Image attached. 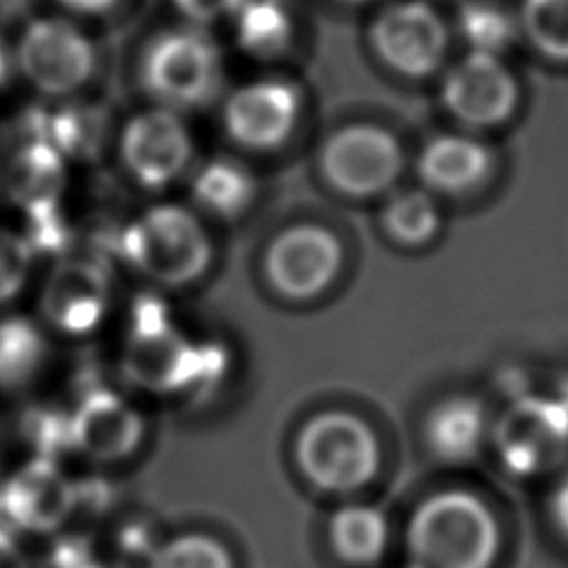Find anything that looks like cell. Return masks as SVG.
Returning <instances> with one entry per match:
<instances>
[{
    "instance_id": "6da1fadb",
    "label": "cell",
    "mask_w": 568,
    "mask_h": 568,
    "mask_svg": "<svg viewBox=\"0 0 568 568\" xmlns=\"http://www.w3.org/2000/svg\"><path fill=\"white\" fill-rule=\"evenodd\" d=\"M499 546L497 515L468 488L424 497L406 526L408 568H493Z\"/></svg>"
},
{
    "instance_id": "7a4b0ae2",
    "label": "cell",
    "mask_w": 568,
    "mask_h": 568,
    "mask_svg": "<svg viewBox=\"0 0 568 568\" xmlns=\"http://www.w3.org/2000/svg\"><path fill=\"white\" fill-rule=\"evenodd\" d=\"M122 257L158 286L197 282L211 266L213 246L202 220L182 204H155L120 233Z\"/></svg>"
},
{
    "instance_id": "3957f363",
    "label": "cell",
    "mask_w": 568,
    "mask_h": 568,
    "mask_svg": "<svg viewBox=\"0 0 568 568\" xmlns=\"http://www.w3.org/2000/svg\"><path fill=\"white\" fill-rule=\"evenodd\" d=\"M293 455L306 481L335 495L364 488L382 468L375 428L351 410H322L308 417L297 430Z\"/></svg>"
},
{
    "instance_id": "277c9868",
    "label": "cell",
    "mask_w": 568,
    "mask_h": 568,
    "mask_svg": "<svg viewBox=\"0 0 568 568\" xmlns=\"http://www.w3.org/2000/svg\"><path fill=\"white\" fill-rule=\"evenodd\" d=\"M224 64L217 42L204 27L166 29L146 44L140 60V82L162 109L184 113L215 100Z\"/></svg>"
},
{
    "instance_id": "5b68a950",
    "label": "cell",
    "mask_w": 568,
    "mask_h": 568,
    "mask_svg": "<svg viewBox=\"0 0 568 568\" xmlns=\"http://www.w3.org/2000/svg\"><path fill=\"white\" fill-rule=\"evenodd\" d=\"M490 439L508 473H548L568 457V406L557 393L517 395L495 419Z\"/></svg>"
},
{
    "instance_id": "8992f818",
    "label": "cell",
    "mask_w": 568,
    "mask_h": 568,
    "mask_svg": "<svg viewBox=\"0 0 568 568\" xmlns=\"http://www.w3.org/2000/svg\"><path fill=\"white\" fill-rule=\"evenodd\" d=\"M13 62L36 91L62 98L91 80L98 51L78 24L64 18H36L22 29L13 47Z\"/></svg>"
},
{
    "instance_id": "52a82bcc",
    "label": "cell",
    "mask_w": 568,
    "mask_h": 568,
    "mask_svg": "<svg viewBox=\"0 0 568 568\" xmlns=\"http://www.w3.org/2000/svg\"><path fill=\"white\" fill-rule=\"evenodd\" d=\"M404 166L395 135L377 124L337 129L320 151L324 180L342 195L373 197L388 191Z\"/></svg>"
},
{
    "instance_id": "ba28073f",
    "label": "cell",
    "mask_w": 568,
    "mask_h": 568,
    "mask_svg": "<svg viewBox=\"0 0 568 568\" xmlns=\"http://www.w3.org/2000/svg\"><path fill=\"white\" fill-rule=\"evenodd\" d=\"M344 246L339 237L313 222L280 231L264 253V275L271 288L291 302L322 295L339 275Z\"/></svg>"
},
{
    "instance_id": "9c48e42d",
    "label": "cell",
    "mask_w": 568,
    "mask_h": 568,
    "mask_svg": "<svg viewBox=\"0 0 568 568\" xmlns=\"http://www.w3.org/2000/svg\"><path fill=\"white\" fill-rule=\"evenodd\" d=\"M368 40L395 73L426 78L444 62L448 27L426 0H397L375 16Z\"/></svg>"
},
{
    "instance_id": "30bf717a",
    "label": "cell",
    "mask_w": 568,
    "mask_h": 568,
    "mask_svg": "<svg viewBox=\"0 0 568 568\" xmlns=\"http://www.w3.org/2000/svg\"><path fill=\"white\" fill-rule=\"evenodd\" d=\"M120 160L149 191H162L184 178L193 162V138L182 113L153 106L133 115L120 133Z\"/></svg>"
},
{
    "instance_id": "8fae6325",
    "label": "cell",
    "mask_w": 568,
    "mask_h": 568,
    "mask_svg": "<svg viewBox=\"0 0 568 568\" xmlns=\"http://www.w3.org/2000/svg\"><path fill=\"white\" fill-rule=\"evenodd\" d=\"M302 113L300 89L282 78H257L229 93L222 106L226 135L248 151L280 149Z\"/></svg>"
},
{
    "instance_id": "7c38bea8",
    "label": "cell",
    "mask_w": 568,
    "mask_h": 568,
    "mask_svg": "<svg viewBox=\"0 0 568 568\" xmlns=\"http://www.w3.org/2000/svg\"><path fill=\"white\" fill-rule=\"evenodd\" d=\"M448 113L470 129L506 122L519 100V87L501 55L470 51L457 60L442 84Z\"/></svg>"
},
{
    "instance_id": "4fadbf2b",
    "label": "cell",
    "mask_w": 568,
    "mask_h": 568,
    "mask_svg": "<svg viewBox=\"0 0 568 568\" xmlns=\"http://www.w3.org/2000/svg\"><path fill=\"white\" fill-rule=\"evenodd\" d=\"M195 353L197 348L160 315V308H153L138 315L124 346L122 368L135 386L164 395L191 386Z\"/></svg>"
},
{
    "instance_id": "5bb4252c",
    "label": "cell",
    "mask_w": 568,
    "mask_h": 568,
    "mask_svg": "<svg viewBox=\"0 0 568 568\" xmlns=\"http://www.w3.org/2000/svg\"><path fill=\"white\" fill-rule=\"evenodd\" d=\"M9 528L53 532L75 510V481L49 457H36L18 468L0 490Z\"/></svg>"
},
{
    "instance_id": "9a60e30c",
    "label": "cell",
    "mask_w": 568,
    "mask_h": 568,
    "mask_svg": "<svg viewBox=\"0 0 568 568\" xmlns=\"http://www.w3.org/2000/svg\"><path fill=\"white\" fill-rule=\"evenodd\" d=\"M142 437V415L111 390L84 395L71 415L73 448L95 462H120L133 455Z\"/></svg>"
},
{
    "instance_id": "2e32d148",
    "label": "cell",
    "mask_w": 568,
    "mask_h": 568,
    "mask_svg": "<svg viewBox=\"0 0 568 568\" xmlns=\"http://www.w3.org/2000/svg\"><path fill=\"white\" fill-rule=\"evenodd\" d=\"M40 306L44 320L69 335L93 331L109 308V282L98 264L69 260L44 282Z\"/></svg>"
},
{
    "instance_id": "e0dca14e",
    "label": "cell",
    "mask_w": 568,
    "mask_h": 568,
    "mask_svg": "<svg viewBox=\"0 0 568 568\" xmlns=\"http://www.w3.org/2000/svg\"><path fill=\"white\" fill-rule=\"evenodd\" d=\"M488 433L484 404L466 393L448 395L433 404L422 424V439L428 453L450 466L473 462Z\"/></svg>"
},
{
    "instance_id": "ac0fdd59",
    "label": "cell",
    "mask_w": 568,
    "mask_h": 568,
    "mask_svg": "<svg viewBox=\"0 0 568 568\" xmlns=\"http://www.w3.org/2000/svg\"><path fill=\"white\" fill-rule=\"evenodd\" d=\"M417 171L428 189L459 195L486 182L493 171V153L470 135L444 133L426 144Z\"/></svg>"
},
{
    "instance_id": "d6986e66",
    "label": "cell",
    "mask_w": 568,
    "mask_h": 568,
    "mask_svg": "<svg viewBox=\"0 0 568 568\" xmlns=\"http://www.w3.org/2000/svg\"><path fill=\"white\" fill-rule=\"evenodd\" d=\"M64 182L67 160L44 140L29 138L9 160L7 189L24 211L58 204Z\"/></svg>"
},
{
    "instance_id": "ffe728a7",
    "label": "cell",
    "mask_w": 568,
    "mask_h": 568,
    "mask_svg": "<svg viewBox=\"0 0 568 568\" xmlns=\"http://www.w3.org/2000/svg\"><path fill=\"white\" fill-rule=\"evenodd\" d=\"M388 535V519L373 504H344L328 519L331 546L351 566L377 564L386 552Z\"/></svg>"
},
{
    "instance_id": "44dd1931",
    "label": "cell",
    "mask_w": 568,
    "mask_h": 568,
    "mask_svg": "<svg viewBox=\"0 0 568 568\" xmlns=\"http://www.w3.org/2000/svg\"><path fill=\"white\" fill-rule=\"evenodd\" d=\"M195 204L220 220L240 217L255 200V175L237 160L213 158L191 178Z\"/></svg>"
},
{
    "instance_id": "7402d4cb",
    "label": "cell",
    "mask_w": 568,
    "mask_h": 568,
    "mask_svg": "<svg viewBox=\"0 0 568 568\" xmlns=\"http://www.w3.org/2000/svg\"><path fill=\"white\" fill-rule=\"evenodd\" d=\"M231 20L237 47L255 60L280 58L293 42V22L280 0H244Z\"/></svg>"
},
{
    "instance_id": "603a6c76",
    "label": "cell",
    "mask_w": 568,
    "mask_h": 568,
    "mask_svg": "<svg viewBox=\"0 0 568 568\" xmlns=\"http://www.w3.org/2000/svg\"><path fill=\"white\" fill-rule=\"evenodd\" d=\"M47 344L27 317L0 320V388H20L42 368Z\"/></svg>"
},
{
    "instance_id": "cb8c5ba5",
    "label": "cell",
    "mask_w": 568,
    "mask_h": 568,
    "mask_svg": "<svg viewBox=\"0 0 568 568\" xmlns=\"http://www.w3.org/2000/svg\"><path fill=\"white\" fill-rule=\"evenodd\" d=\"M442 224L439 206L428 191L408 189L393 195L382 211V226L386 235L404 246H419L430 242Z\"/></svg>"
},
{
    "instance_id": "d4e9b609",
    "label": "cell",
    "mask_w": 568,
    "mask_h": 568,
    "mask_svg": "<svg viewBox=\"0 0 568 568\" xmlns=\"http://www.w3.org/2000/svg\"><path fill=\"white\" fill-rule=\"evenodd\" d=\"M104 120L95 106H62L53 115H47V126L36 133V140H44L55 146L69 162L73 158H89L102 146Z\"/></svg>"
},
{
    "instance_id": "484cf974",
    "label": "cell",
    "mask_w": 568,
    "mask_h": 568,
    "mask_svg": "<svg viewBox=\"0 0 568 568\" xmlns=\"http://www.w3.org/2000/svg\"><path fill=\"white\" fill-rule=\"evenodd\" d=\"M519 27L541 55L568 60V0H524Z\"/></svg>"
},
{
    "instance_id": "4316f807",
    "label": "cell",
    "mask_w": 568,
    "mask_h": 568,
    "mask_svg": "<svg viewBox=\"0 0 568 568\" xmlns=\"http://www.w3.org/2000/svg\"><path fill=\"white\" fill-rule=\"evenodd\" d=\"M149 568H235L231 550L202 532L178 535L149 555Z\"/></svg>"
},
{
    "instance_id": "83f0119b",
    "label": "cell",
    "mask_w": 568,
    "mask_h": 568,
    "mask_svg": "<svg viewBox=\"0 0 568 568\" xmlns=\"http://www.w3.org/2000/svg\"><path fill=\"white\" fill-rule=\"evenodd\" d=\"M459 29L470 51L499 55L513 42L515 20L495 2L473 0L459 11Z\"/></svg>"
},
{
    "instance_id": "f1b7e54d",
    "label": "cell",
    "mask_w": 568,
    "mask_h": 568,
    "mask_svg": "<svg viewBox=\"0 0 568 568\" xmlns=\"http://www.w3.org/2000/svg\"><path fill=\"white\" fill-rule=\"evenodd\" d=\"M33 255L22 233L0 226V304L11 302L22 291Z\"/></svg>"
},
{
    "instance_id": "f546056e",
    "label": "cell",
    "mask_w": 568,
    "mask_h": 568,
    "mask_svg": "<svg viewBox=\"0 0 568 568\" xmlns=\"http://www.w3.org/2000/svg\"><path fill=\"white\" fill-rule=\"evenodd\" d=\"M27 430H29V439L38 448H42V455H38V457L53 459L55 448H60V446L73 448V444H71V417H64V419L55 422V413L40 410L31 417Z\"/></svg>"
},
{
    "instance_id": "4dcf8cb0",
    "label": "cell",
    "mask_w": 568,
    "mask_h": 568,
    "mask_svg": "<svg viewBox=\"0 0 568 568\" xmlns=\"http://www.w3.org/2000/svg\"><path fill=\"white\" fill-rule=\"evenodd\" d=\"M189 24L206 27L224 18H233L244 0H171Z\"/></svg>"
},
{
    "instance_id": "1f68e13d",
    "label": "cell",
    "mask_w": 568,
    "mask_h": 568,
    "mask_svg": "<svg viewBox=\"0 0 568 568\" xmlns=\"http://www.w3.org/2000/svg\"><path fill=\"white\" fill-rule=\"evenodd\" d=\"M550 515L557 530L568 539V470L559 477L550 495Z\"/></svg>"
},
{
    "instance_id": "d6a6232c",
    "label": "cell",
    "mask_w": 568,
    "mask_h": 568,
    "mask_svg": "<svg viewBox=\"0 0 568 568\" xmlns=\"http://www.w3.org/2000/svg\"><path fill=\"white\" fill-rule=\"evenodd\" d=\"M0 568H31L29 557L9 528H0Z\"/></svg>"
},
{
    "instance_id": "836d02e7",
    "label": "cell",
    "mask_w": 568,
    "mask_h": 568,
    "mask_svg": "<svg viewBox=\"0 0 568 568\" xmlns=\"http://www.w3.org/2000/svg\"><path fill=\"white\" fill-rule=\"evenodd\" d=\"M62 7H67L69 11L75 13H84V16H100L111 11L118 0H58Z\"/></svg>"
},
{
    "instance_id": "e575fe53",
    "label": "cell",
    "mask_w": 568,
    "mask_h": 568,
    "mask_svg": "<svg viewBox=\"0 0 568 568\" xmlns=\"http://www.w3.org/2000/svg\"><path fill=\"white\" fill-rule=\"evenodd\" d=\"M16 71V62H13V49H9L2 40H0V87L7 82V78Z\"/></svg>"
},
{
    "instance_id": "d590c367",
    "label": "cell",
    "mask_w": 568,
    "mask_h": 568,
    "mask_svg": "<svg viewBox=\"0 0 568 568\" xmlns=\"http://www.w3.org/2000/svg\"><path fill=\"white\" fill-rule=\"evenodd\" d=\"M82 568H124L122 564H113V561H95V559H91L87 566H82Z\"/></svg>"
},
{
    "instance_id": "8d00e7d4",
    "label": "cell",
    "mask_w": 568,
    "mask_h": 568,
    "mask_svg": "<svg viewBox=\"0 0 568 568\" xmlns=\"http://www.w3.org/2000/svg\"><path fill=\"white\" fill-rule=\"evenodd\" d=\"M346 2H364V0H346Z\"/></svg>"
}]
</instances>
